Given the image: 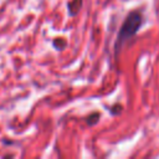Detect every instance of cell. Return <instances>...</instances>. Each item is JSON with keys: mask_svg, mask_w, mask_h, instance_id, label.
I'll list each match as a JSON object with an SVG mask.
<instances>
[{"mask_svg": "<svg viewBox=\"0 0 159 159\" xmlns=\"http://www.w3.org/2000/svg\"><path fill=\"white\" fill-rule=\"evenodd\" d=\"M143 20H144V17H143V12L140 10H133L125 16V19L119 29V32L117 35V39H116V43H114L116 53H118V51L122 48V46L127 41H129L133 36L137 35V32L139 31V29L143 25Z\"/></svg>", "mask_w": 159, "mask_h": 159, "instance_id": "obj_1", "label": "cell"}]
</instances>
